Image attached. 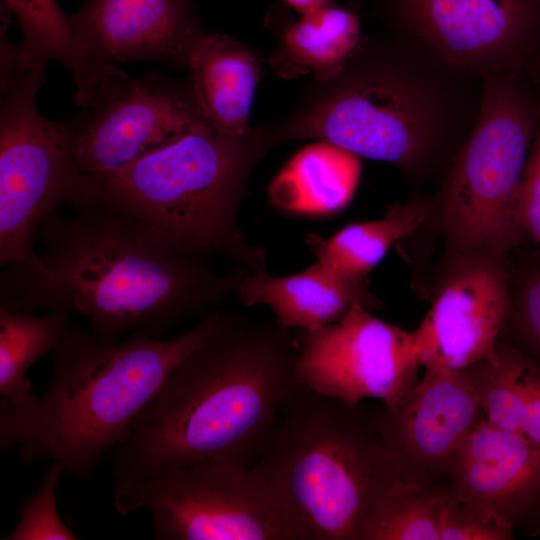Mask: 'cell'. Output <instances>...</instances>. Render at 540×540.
Wrapping results in <instances>:
<instances>
[{
    "mask_svg": "<svg viewBox=\"0 0 540 540\" xmlns=\"http://www.w3.org/2000/svg\"><path fill=\"white\" fill-rule=\"evenodd\" d=\"M362 45L357 16L329 3L302 14L286 29L275 68L284 76L310 71L318 81L327 80L339 74Z\"/></svg>",
    "mask_w": 540,
    "mask_h": 540,
    "instance_id": "44dd1931",
    "label": "cell"
},
{
    "mask_svg": "<svg viewBox=\"0 0 540 540\" xmlns=\"http://www.w3.org/2000/svg\"><path fill=\"white\" fill-rule=\"evenodd\" d=\"M69 19L80 44L105 66L147 60L187 67L204 35L188 0H91Z\"/></svg>",
    "mask_w": 540,
    "mask_h": 540,
    "instance_id": "2e32d148",
    "label": "cell"
},
{
    "mask_svg": "<svg viewBox=\"0 0 540 540\" xmlns=\"http://www.w3.org/2000/svg\"><path fill=\"white\" fill-rule=\"evenodd\" d=\"M190 85L206 120L220 133L241 137L248 126L260 65L242 42L223 34H204L187 64Z\"/></svg>",
    "mask_w": 540,
    "mask_h": 540,
    "instance_id": "ac0fdd59",
    "label": "cell"
},
{
    "mask_svg": "<svg viewBox=\"0 0 540 540\" xmlns=\"http://www.w3.org/2000/svg\"><path fill=\"white\" fill-rule=\"evenodd\" d=\"M270 144L265 132L231 137L204 121L125 167L83 173L72 207L109 208L185 252L220 253L249 272L265 271L266 253L247 240L238 214L248 178Z\"/></svg>",
    "mask_w": 540,
    "mask_h": 540,
    "instance_id": "5b68a950",
    "label": "cell"
},
{
    "mask_svg": "<svg viewBox=\"0 0 540 540\" xmlns=\"http://www.w3.org/2000/svg\"><path fill=\"white\" fill-rule=\"evenodd\" d=\"M66 121L77 167L98 173L125 167L207 121L189 84L125 72L100 82Z\"/></svg>",
    "mask_w": 540,
    "mask_h": 540,
    "instance_id": "30bf717a",
    "label": "cell"
},
{
    "mask_svg": "<svg viewBox=\"0 0 540 540\" xmlns=\"http://www.w3.org/2000/svg\"><path fill=\"white\" fill-rule=\"evenodd\" d=\"M291 8L304 14L330 3V0H284Z\"/></svg>",
    "mask_w": 540,
    "mask_h": 540,
    "instance_id": "4dcf8cb0",
    "label": "cell"
},
{
    "mask_svg": "<svg viewBox=\"0 0 540 540\" xmlns=\"http://www.w3.org/2000/svg\"><path fill=\"white\" fill-rule=\"evenodd\" d=\"M402 36L363 43L339 74L317 80L294 116L267 132L270 141H327L410 176L431 171L451 148L459 149L480 108L481 97L470 98L466 88L473 76L421 40Z\"/></svg>",
    "mask_w": 540,
    "mask_h": 540,
    "instance_id": "3957f363",
    "label": "cell"
},
{
    "mask_svg": "<svg viewBox=\"0 0 540 540\" xmlns=\"http://www.w3.org/2000/svg\"><path fill=\"white\" fill-rule=\"evenodd\" d=\"M0 48V265H36L39 227L59 205L73 204L83 173L67 123L37 108L45 65L27 62L6 32Z\"/></svg>",
    "mask_w": 540,
    "mask_h": 540,
    "instance_id": "ba28073f",
    "label": "cell"
},
{
    "mask_svg": "<svg viewBox=\"0 0 540 540\" xmlns=\"http://www.w3.org/2000/svg\"><path fill=\"white\" fill-rule=\"evenodd\" d=\"M433 211V200L416 198L392 207L382 219L350 224L328 239L310 233L304 241L316 260L350 278L367 279L391 246L412 235Z\"/></svg>",
    "mask_w": 540,
    "mask_h": 540,
    "instance_id": "603a6c76",
    "label": "cell"
},
{
    "mask_svg": "<svg viewBox=\"0 0 540 540\" xmlns=\"http://www.w3.org/2000/svg\"><path fill=\"white\" fill-rule=\"evenodd\" d=\"M36 492L21 510L14 529L4 540H75L79 537L62 521L56 507V490L64 467L50 463Z\"/></svg>",
    "mask_w": 540,
    "mask_h": 540,
    "instance_id": "4316f807",
    "label": "cell"
},
{
    "mask_svg": "<svg viewBox=\"0 0 540 540\" xmlns=\"http://www.w3.org/2000/svg\"><path fill=\"white\" fill-rule=\"evenodd\" d=\"M496 360L468 367L483 417L493 426L524 436L525 396L520 374L521 352L498 341Z\"/></svg>",
    "mask_w": 540,
    "mask_h": 540,
    "instance_id": "d4e9b609",
    "label": "cell"
},
{
    "mask_svg": "<svg viewBox=\"0 0 540 540\" xmlns=\"http://www.w3.org/2000/svg\"><path fill=\"white\" fill-rule=\"evenodd\" d=\"M517 212L524 236L540 249V131L535 135L523 173Z\"/></svg>",
    "mask_w": 540,
    "mask_h": 540,
    "instance_id": "f1b7e54d",
    "label": "cell"
},
{
    "mask_svg": "<svg viewBox=\"0 0 540 540\" xmlns=\"http://www.w3.org/2000/svg\"><path fill=\"white\" fill-rule=\"evenodd\" d=\"M246 306H268L285 328L317 329L341 320L354 304L371 310L380 306L367 279H353L316 260L307 269L287 276L265 271L248 273L237 288Z\"/></svg>",
    "mask_w": 540,
    "mask_h": 540,
    "instance_id": "e0dca14e",
    "label": "cell"
},
{
    "mask_svg": "<svg viewBox=\"0 0 540 540\" xmlns=\"http://www.w3.org/2000/svg\"><path fill=\"white\" fill-rule=\"evenodd\" d=\"M449 489V488H448ZM513 531L481 504L449 489L440 524V540H508Z\"/></svg>",
    "mask_w": 540,
    "mask_h": 540,
    "instance_id": "83f0119b",
    "label": "cell"
},
{
    "mask_svg": "<svg viewBox=\"0 0 540 540\" xmlns=\"http://www.w3.org/2000/svg\"><path fill=\"white\" fill-rule=\"evenodd\" d=\"M70 313L50 311L36 316L0 306V429L28 413L38 396L27 371L54 352L69 328Z\"/></svg>",
    "mask_w": 540,
    "mask_h": 540,
    "instance_id": "ffe728a7",
    "label": "cell"
},
{
    "mask_svg": "<svg viewBox=\"0 0 540 540\" xmlns=\"http://www.w3.org/2000/svg\"><path fill=\"white\" fill-rule=\"evenodd\" d=\"M360 157L317 140L296 152L273 178L268 194L278 209L299 215H328L345 208L361 176Z\"/></svg>",
    "mask_w": 540,
    "mask_h": 540,
    "instance_id": "d6986e66",
    "label": "cell"
},
{
    "mask_svg": "<svg viewBox=\"0 0 540 540\" xmlns=\"http://www.w3.org/2000/svg\"><path fill=\"white\" fill-rule=\"evenodd\" d=\"M297 342L299 384L346 403L373 398L391 408L419 382L413 333L360 304L335 323L297 329Z\"/></svg>",
    "mask_w": 540,
    "mask_h": 540,
    "instance_id": "8fae6325",
    "label": "cell"
},
{
    "mask_svg": "<svg viewBox=\"0 0 540 540\" xmlns=\"http://www.w3.org/2000/svg\"><path fill=\"white\" fill-rule=\"evenodd\" d=\"M237 315L206 314L174 338L133 332L106 343L89 329L69 326L53 352L52 378L34 407L0 430V448L17 446L25 465L48 461L86 480L175 368Z\"/></svg>",
    "mask_w": 540,
    "mask_h": 540,
    "instance_id": "277c9868",
    "label": "cell"
},
{
    "mask_svg": "<svg viewBox=\"0 0 540 540\" xmlns=\"http://www.w3.org/2000/svg\"><path fill=\"white\" fill-rule=\"evenodd\" d=\"M1 6L20 25L23 41L18 46L26 61L45 65L54 60L71 72L78 105L85 103L101 81L121 72L87 53L56 0H2Z\"/></svg>",
    "mask_w": 540,
    "mask_h": 540,
    "instance_id": "7402d4cb",
    "label": "cell"
},
{
    "mask_svg": "<svg viewBox=\"0 0 540 540\" xmlns=\"http://www.w3.org/2000/svg\"><path fill=\"white\" fill-rule=\"evenodd\" d=\"M535 114L511 74L483 80L476 122L434 201L448 255L509 258L525 238L517 204Z\"/></svg>",
    "mask_w": 540,
    "mask_h": 540,
    "instance_id": "52a82bcc",
    "label": "cell"
},
{
    "mask_svg": "<svg viewBox=\"0 0 540 540\" xmlns=\"http://www.w3.org/2000/svg\"><path fill=\"white\" fill-rule=\"evenodd\" d=\"M446 484L513 532L540 536V449L524 436L481 418L456 450Z\"/></svg>",
    "mask_w": 540,
    "mask_h": 540,
    "instance_id": "9a60e30c",
    "label": "cell"
},
{
    "mask_svg": "<svg viewBox=\"0 0 540 540\" xmlns=\"http://www.w3.org/2000/svg\"><path fill=\"white\" fill-rule=\"evenodd\" d=\"M520 374L526 406L524 437L540 449V366L521 353Z\"/></svg>",
    "mask_w": 540,
    "mask_h": 540,
    "instance_id": "f546056e",
    "label": "cell"
},
{
    "mask_svg": "<svg viewBox=\"0 0 540 540\" xmlns=\"http://www.w3.org/2000/svg\"><path fill=\"white\" fill-rule=\"evenodd\" d=\"M53 212L38 229L44 253L36 265L6 266L0 306L85 316L100 341L127 333L163 338L236 292L250 272L220 274L206 256L185 252L152 228L105 207Z\"/></svg>",
    "mask_w": 540,
    "mask_h": 540,
    "instance_id": "6da1fadb",
    "label": "cell"
},
{
    "mask_svg": "<svg viewBox=\"0 0 540 540\" xmlns=\"http://www.w3.org/2000/svg\"><path fill=\"white\" fill-rule=\"evenodd\" d=\"M510 257L447 255L432 305L413 337L426 368L496 360L510 303Z\"/></svg>",
    "mask_w": 540,
    "mask_h": 540,
    "instance_id": "7c38bea8",
    "label": "cell"
},
{
    "mask_svg": "<svg viewBox=\"0 0 540 540\" xmlns=\"http://www.w3.org/2000/svg\"><path fill=\"white\" fill-rule=\"evenodd\" d=\"M251 467L285 501L308 540H360L367 517L398 479L374 415L301 384Z\"/></svg>",
    "mask_w": 540,
    "mask_h": 540,
    "instance_id": "8992f818",
    "label": "cell"
},
{
    "mask_svg": "<svg viewBox=\"0 0 540 540\" xmlns=\"http://www.w3.org/2000/svg\"><path fill=\"white\" fill-rule=\"evenodd\" d=\"M121 514L150 513L160 540H308L294 513L251 466L217 458L113 488Z\"/></svg>",
    "mask_w": 540,
    "mask_h": 540,
    "instance_id": "9c48e42d",
    "label": "cell"
},
{
    "mask_svg": "<svg viewBox=\"0 0 540 540\" xmlns=\"http://www.w3.org/2000/svg\"><path fill=\"white\" fill-rule=\"evenodd\" d=\"M402 33L484 80L511 74L535 19V0H388Z\"/></svg>",
    "mask_w": 540,
    "mask_h": 540,
    "instance_id": "4fadbf2b",
    "label": "cell"
},
{
    "mask_svg": "<svg viewBox=\"0 0 540 540\" xmlns=\"http://www.w3.org/2000/svg\"><path fill=\"white\" fill-rule=\"evenodd\" d=\"M297 329L236 317L170 374L109 452L113 488L206 460L251 466L299 385Z\"/></svg>",
    "mask_w": 540,
    "mask_h": 540,
    "instance_id": "7a4b0ae2",
    "label": "cell"
},
{
    "mask_svg": "<svg viewBox=\"0 0 540 540\" xmlns=\"http://www.w3.org/2000/svg\"><path fill=\"white\" fill-rule=\"evenodd\" d=\"M481 418L468 368H426L399 404L374 414L398 478L422 485L446 483L456 450Z\"/></svg>",
    "mask_w": 540,
    "mask_h": 540,
    "instance_id": "5bb4252c",
    "label": "cell"
},
{
    "mask_svg": "<svg viewBox=\"0 0 540 540\" xmlns=\"http://www.w3.org/2000/svg\"><path fill=\"white\" fill-rule=\"evenodd\" d=\"M446 483L422 485L399 478L367 517L360 540H440Z\"/></svg>",
    "mask_w": 540,
    "mask_h": 540,
    "instance_id": "cb8c5ba5",
    "label": "cell"
},
{
    "mask_svg": "<svg viewBox=\"0 0 540 540\" xmlns=\"http://www.w3.org/2000/svg\"><path fill=\"white\" fill-rule=\"evenodd\" d=\"M511 265L510 303L499 341L540 366V249L524 251Z\"/></svg>",
    "mask_w": 540,
    "mask_h": 540,
    "instance_id": "484cf974",
    "label": "cell"
}]
</instances>
